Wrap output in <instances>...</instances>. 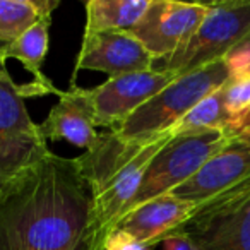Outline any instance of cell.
I'll return each instance as SVG.
<instances>
[{"instance_id":"obj_1","label":"cell","mask_w":250,"mask_h":250,"mask_svg":"<svg viewBox=\"0 0 250 250\" xmlns=\"http://www.w3.org/2000/svg\"><path fill=\"white\" fill-rule=\"evenodd\" d=\"M91 209L76 158L50 151L0 185V250H93Z\"/></svg>"},{"instance_id":"obj_2","label":"cell","mask_w":250,"mask_h":250,"mask_svg":"<svg viewBox=\"0 0 250 250\" xmlns=\"http://www.w3.org/2000/svg\"><path fill=\"white\" fill-rule=\"evenodd\" d=\"M173 136L168 130L149 139H125L108 130L100 134L94 147L76 158L93 199V250H103L104 240L134 199L153 158Z\"/></svg>"},{"instance_id":"obj_3","label":"cell","mask_w":250,"mask_h":250,"mask_svg":"<svg viewBox=\"0 0 250 250\" xmlns=\"http://www.w3.org/2000/svg\"><path fill=\"white\" fill-rule=\"evenodd\" d=\"M236 134L235 130L204 129L173 136L153 158L136 195L122 212L120 219L127 212L160 195L170 194L195 177L208 161L228 146Z\"/></svg>"},{"instance_id":"obj_4","label":"cell","mask_w":250,"mask_h":250,"mask_svg":"<svg viewBox=\"0 0 250 250\" xmlns=\"http://www.w3.org/2000/svg\"><path fill=\"white\" fill-rule=\"evenodd\" d=\"M228 79L229 69L225 60L177 77L113 132L125 139H149L168 132L199 101L219 89Z\"/></svg>"},{"instance_id":"obj_5","label":"cell","mask_w":250,"mask_h":250,"mask_svg":"<svg viewBox=\"0 0 250 250\" xmlns=\"http://www.w3.org/2000/svg\"><path fill=\"white\" fill-rule=\"evenodd\" d=\"M250 36V0H231L208 4L197 31L184 48L163 60L154 70L173 72L177 77L195 72L209 63L225 60Z\"/></svg>"},{"instance_id":"obj_6","label":"cell","mask_w":250,"mask_h":250,"mask_svg":"<svg viewBox=\"0 0 250 250\" xmlns=\"http://www.w3.org/2000/svg\"><path fill=\"white\" fill-rule=\"evenodd\" d=\"M48 144L26 110L19 84L0 67V185L43 160Z\"/></svg>"},{"instance_id":"obj_7","label":"cell","mask_w":250,"mask_h":250,"mask_svg":"<svg viewBox=\"0 0 250 250\" xmlns=\"http://www.w3.org/2000/svg\"><path fill=\"white\" fill-rule=\"evenodd\" d=\"M177 79L173 72L143 70L108 77L103 84L86 89L94 127L117 130L130 115Z\"/></svg>"},{"instance_id":"obj_8","label":"cell","mask_w":250,"mask_h":250,"mask_svg":"<svg viewBox=\"0 0 250 250\" xmlns=\"http://www.w3.org/2000/svg\"><path fill=\"white\" fill-rule=\"evenodd\" d=\"M206 12L208 4L151 0L146 14L129 33L143 43L156 62L184 48L197 31Z\"/></svg>"},{"instance_id":"obj_9","label":"cell","mask_w":250,"mask_h":250,"mask_svg":"<svg viewBox=\"0 0 250 250\" xmlns=\"http://www.w3.org/2000/svg\"><path fill=\"white\" fill-rule=\"evenodd\" d=\"M250 178V127L238 132L229 144L204 165L201 171L170 194L202 204L214 195Z\"/></svg>"},{"instance_id":"obj_10","label":"cell","mask_w":250,"mask_h":250,"mask_svg":"<svg viewBox=\"0 0 250 250\" xmlns=\"http://www.w3.org/2000/svg\"><path fill=\"white\" fill-rule=\"evenodd\" d=\"M154 59L129 31H110L83 35V45L76 62L79 70H98L108 77L151 70ZM74 74V77H76Z\"/></svg>"},{"instance_id":"obj_11","label":"cell","mask_w":250,"mask_h":250,"mask_svg":"<svg viewBox=\"0 0 250 250\" xmlns=\"http://www.w3.org/2000/svg\"><path fill=\"white\" fill-rule=\"evenodd\" d=\"M195 208L197 204L194 202L184 201L173 194H165L127 212L115 228L154 247L180 231L194 216Z\"/></svg>"},{"instance_id":"obj_12","label":"cell","mask_w":250,"mask_h":250,"mask_svg":"<svg viewBox=\"0 0 250 250\" xmlns=\"http://www.w3.org/2000/svg\"><path fill=\"white\" fill-rule=\"evenodd\" d=\"M45 141H67L89 151L98 143L100 134L94 127L87 93L76 84L62 91L48 117L38 124Z\"/></svg>"},{"instance_id":"obj_13","label":"cell","mask_w":250,"mask_h":250,"mask_svg":"<svg viewBox=\"0 0 250 250\" xmlns=\"http://www.w3.org/2000/svg\"><path fill=\"white\" fill-rule=\"evenodd\" d=\"M50 26H52V12L42 14L40 19L22 33L19 38L4 46V59H16L24 65L29 74H33V81L29 84H19L22 98L31 96H45L48 93L59 94L62 91L57 89L52 81L43 72V62H45L46 52L50 43Z\"/></svg>"},{"instance_id":"obj_14","label":"cell","mask_w":250,"mask_h":250,"mask_svg":"<svg viewBox=\"0 0 250 250\" xmlns=\"http://www.w3.org/2000/svg\"><path fill=\"white\" fill-rule=\"evenodd\" d=\"M182 231L201 250H250V199L219 218Z\"/></svg>"},{"instance_id":"obj_15","label":"cell","mask_w":250,"mask_h":250,"mask_svg":"<svg viewBox=\"0 0 250 250\" xmlns=\"http://www.w3.org/2000/svg\"><path fill=\"white\" fill-rule=\"evenodd\" d=\"M151 0H89L84 35L130 31L143 19Z\"/></svg>"},{"instance_id":"obj_16","label":"cell","mask_w":250,"mask_h":250,"mask_svg":"<svg viewBox=\"0 0 250 250\" xmlns=\"http://www.w3.org/2000/svg\"><path fill=\"white\" fill-rule=\"evenodd\" d=\"M59 0H0V45H9L42 14L53 12Z\"/></svg>"},{"instance_id":"obj_17","label":"cell","mask_w":250,"mask_h":250,"mask_svg":"<svg viewBox=\"0 0 250 250\" xmlns=\"http://www.w3.org/2000/svg\"><path fill=\"white\" fill-rule=\"evenodd\" d=\"M204 129H225V130H235L240 132L238 125L233 122V118L228 115L223 103V94L221 87L211 93L208 98L199 101L177 125H175L171 132L185 134V132H194V130H204Z\"/></svg>"},{"instance_id":"obj_18","label":"cell","mask_w":250,"mask_h":250,"mask_svg":"<svg viewBox=\"0 0 250 250\" xmlns=\"http://www.w3.org/2000/svg\"><path fill=\"white\" fill-rule=\"evenodd\" d=\"M223 103L240 129L249 127L250 115V77H229L221 86Z\"/></svg>"},{"instance_id":"obj_19","label":"cell","mask_w":250,"mask_h":250,"mask_svg":"<svg viewBox=\"0 0 250 250\" xmlns=\"http://www.w3.org/2000/svg\"><path fill=\"white\" fill-rule=\"evenodd\" d=\"M229 77H250V36L225 59Z\"/></svg>"},{"instance_id":"obj_20","label":"cell","mask_w":250,"mask_h":250,"mask_svg":"<svg viewBox=\"0 0 250 250\" xmlns=\"http://www.w3.org/2000/svg\"><path fill=\"white\" fill-rule=\"evenodd\" d=\"M103 250H153V247L144 242H139L129 233L115 228L104 240Z\"/></svg>"},{"instance_id":"obj_21","label":"cell","mask_w":250,"mask_h":250,"mask_svg":"<svg viewBox=\"0 0 250 250\" xmlns=\"http://www.w3.org/2000/svg\"><path fill=\"white\" fill-rule=\"evenodd\" d=\"M163 250H201L195 240L187 233L178 231L163 242Z\"/></svg>"},{"instance_id":"obj_22","label":"cell","mask_w":250,"mask_h":250,"mask_svg":"<svg viewBox=\"0 0 250 250\" xmlns=\"http://www.w3.org/2000/svg\"><path fill=\"white\" fill-rule=\"evenodd\" d=\"M4 46H5V45H0V67L5 65V59H4Z\"/></svg>"}]
</instances>
